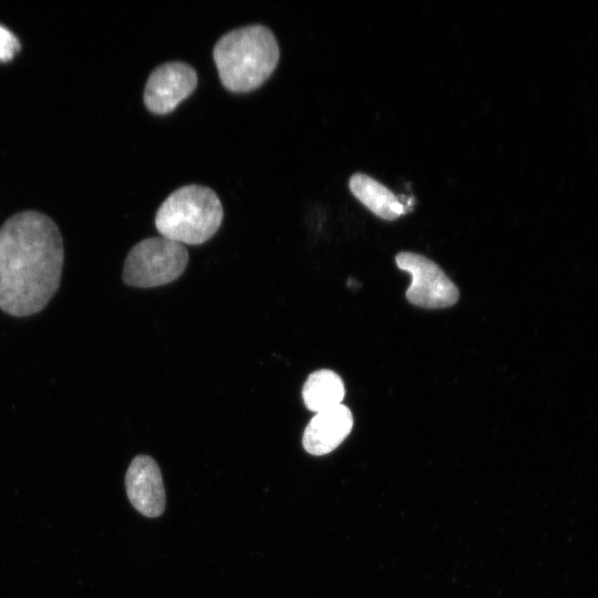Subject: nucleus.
<instances>
[{"label":"nucleus","mask_w":598,"mask_h":598,"mask_svg":"<svg viewBox=\"0 0 598 598\" xmlns=\"http://www.w3.org/2000/svg\"><path fill=\"white\" fill-rule=\"evenodd\" d=\"M395 261L401 270L412 277L406 290V298L411 303L435 309L451 307L457 301L456 286L431 259L420 254L402 251L396 255Z\"/></svg>","instance_id":"nucleus-5"},{"label":"nucleus","mask_w":598,"mask_h":598,"mask_svg":"<svg viewBox=\"0 0 598 598\" xmlns=\"http://www.w3.org/2000/svg\"><path fill=\"white\" fill-rule=\"evenodd\" d=\"M223 220V206L216 193L200 185L174 190L159 206L155 226L171 240L199 245L212 238Z\"/></svg>","instance_id":"nucleus-3"},{"label":"nucleus","mask_w":598,"mask_h":598,"mask_svg":"<svg viewBox=\"0 0 598 598\" xmlns=\"http://www.w3.org/2000/svg\"><path fill=\"white\" fill-rule=\"evenodd\" d=\"M197 85L196 71L184 62H167L155 68L144 90V103L154 114L172 112Z\"/></svg>","instance_id":"nucleus-6"},{"label":"nucleus","mask_w":598,"mask_h":598,"mask_svg":"<svg viewBox=\"0 0 598 598\" xmlns=\"http://www.w3.org/2000/svg\"><path fill=\"white\" fill-rule=\"evenodd\" d=\"M349 187L358 200L383 219L394 220L406 212L405 205L390 189L365 174H353Z\"/></svg>","instance_id":"nucleus-9"},{"label":"nucleus","mask_w":598,"mask_h":598,"mask_svg":"<svg viewBox=\"0 0 598 598\" xmlns=\"http://www.w3.org/2000/svg\"><path fill=\"white\" fill-rule=\"evenodd\" d=\"M352 426V413L343 404L320 411L308 423L302 445L312 455L328 454L349 435Z\"/></svg>","instance_id":"nucleus-8"},{"label":"nucleus","mask_w":598,"mask_h":598,"mask_svg":"<svg viewBox=\"0 0 598 598\" xmlns=\"http://www.w3.org/2000/svg\"><path fill=\"white\" fill-rule=\"evenodd\" d=\"M56 224L38 210L12 215L0 227V309L14 317L41 311L55 295L63 267Z\"/></svg>","instance_id":"nucleus-1"},{"label":"nucleus","mask_w":598,"mask_h":598,"mask_svg":"<svg viewBox=\"0 0 598 598\" xmlns=\"http://www.w3.org/2000/svg\"><path fill=\"white\" fill-rule=\"evenodd\" d=\"M125 486L127 497L136 511L147 517H157L165 508V491L157 463L147 455H137L131 462Z\"/></svg>","instance_id":"nucleus-7"},{"label":"nucleus","mask_w":598,"mask_h":598,"mask_svg":"<svg viewBox=\"0 0 598 598\" xmlns=\"http://www.w3.org/2000/svg\"><path fill=\"white\" fill-rule=\"evenodd\" d=\"M344 393L343 381L331 370L312 372L302 388L307 409L316 413L341 404Z\"/></svg>","instance_id":"nucleus-10"},{"label":"nucleus","mask_w":598,"mask_h":598,"mask_svg":"<svg viewBox=\"0 0 598 598\" xmlns=\"http://www.w3.org/2000/svg\"><path fill=\"white\" fill-rule=\"evenodd\" d=\"M279 55L275 34L261 24L225 33L213 50L221 84L236 93L259 87L274 72Z\"/></svg>","instance_id":"nucleus-2"},{"label":"nucleus","mask_w":598,"mask_h":598,"mask_svg":"<svg viewBox=\"0 0 598 598\" xmlns=\"http://www.w3.org/2000/svg\"><path fill=\"white\" fill-rule=\"evenodd\" d=\"M20 49L17 37L0 24V61L10 60Z\"/></svg>","instance_id":"nucleus-11"},{"label":"nucleus","mask_w":598,"mask_h":598,"mask_svg":"<svg viewBox=\"0 0 598 598\" xmlns=\"http://www.w3.org/2000/svg\"><path fill=\"white\" fill-rule=\"evenodd\" d=\"M188 262V252L181 243L163 236L146 238L130 250L123 268L126 285L157 287L177 279Z\"/></svg>","instance_id":"nucleus-4"}]
</instances>
